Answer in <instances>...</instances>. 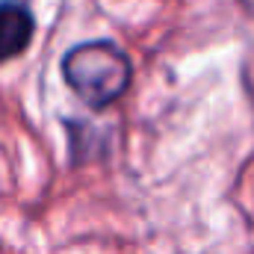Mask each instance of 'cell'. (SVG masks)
<instances>
[{
    "instance_id": "cell-1",
    "label": "cell",
    "mask_w": 254,
    "mask_h": 254,
    "mask_svg": "<svg viewBox=\"0 0 254 254\" xmlns=\"http://www.w3.org/2000/svg\"><path fill=\"white\" fill-rule=\"evenodd\" d=\"M65 83L95 110L116 104L130 86V60L113 42H86L65 54Z\"/></svg>"
},
{
    "instance_id": "cell-2",
    "label": "cell",
    "mask_w": 254,
    "mask_h": 254,
    "mask_svg": "<svg viewBox=\"0 0 254 254\" xmlns=\"http://www.w3.org/2000/svg\"><path fill=\"white\" fill-rule=\"evenodd\" d=\"M36 33L33 12L18 0H0V63L21 57Z\"/></svg>"
},
{
    "instance_id": "cell-3",
    "label": "cell",
    "mask_w": 254,
    "mask_h": 254,
    "mask_svg": "<svg viewBox=\"0 0 254 254\" xmlns=\"http://www.w3.org/2000/svg\"><path fill=\"white\" fill-rule=\"evenodd\" d=\"M249 6H252V12H254V0H249Z\"/></svg>"
}]
</instances>
